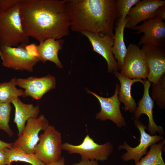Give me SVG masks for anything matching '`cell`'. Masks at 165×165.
<instances>
[{"label": "cell", "instance_id": "obj_1", "mask_svg": "<svg viewBox=\"0 0 165 165\" xmlns=\"http://www.w3.org/2000/svg\"><path fill=\"white\" fill-rule=\"evenodd\" d=\"M67 0H20V12L24 30L41 42L68 36L70 23Z\"/></svg>", "mask_w": 165, "mask_h": 165}, {"label": "cell", "instance_id": "obj_2", "mask_svg": "<svg viewBox=\"0 0 165 165\" xmlns=\"http://www.w3.org/2000/svg\"><path fill=\"white\" fill-rule=\"evenodd\" d=\"M66 5L72 31L113 37L117 18L116 0H67Z\"/></svg>", "mask_w": 165, "mask_h": 165}, {"label": "cell", "instance_id": "obj_3", "mask_svg": "<svg viewBox=\"0 0 165 165\" xmlns=\"http://www.w3.org/2000/svg\"><path fill=\"white\" fill-rule=\"evenodd\" d=\"M20 2L6 11H0V46L16 47L29 42L22 23Z\"/></svg>", "mask_w": 165, "mask_h": 165}, {"label": "cell", "instance_id": "obj_4", "mask_svg": "<svg viewBox=\"0 0 165 165\" xmlns=\"http://www.w3.org/2000/svg\"><path fill=\"white\" fill-rule=\"evenodd\" d=\"M61 134L53 126H49L39 135L34 154L45 165L55 162L61 157Z\"/></svg>", "mask_w": 165, "mask_h": 165}, {"label": "cell", "instance_id": "obj_5", "mask_svg": "<svg viewBox=\"0 0 165 165\" xmlns=\"http://www.w3.org/2000/svg\"><path fill=\"white\" fill-rule=\"evenodd\" d=\"M27 45L21 44L16 47L0 46L2 64L15 70L32 72L34 66L39 61L29 52Z\"/></svg>", "mask_w": 165, "mask_h": 165}, {"label": "cell", "instance_id": "obj_6", "mask_svg": "<svg viewBox=\"0 0 165 165\" xmlns=\"http://www.w3.org/2000/svg\"><path fill=\"white\" fill-rule=\"evenodd\" d=\"M61 148L69 154L80 155L81 160H94L103 161L107 160L112 153L114 146L109 142L99 145L87 135L80 144L75 145L65 142L62 143Z\"/></svg>", "mask_w": 165, "mask_h": 165}, {"label": "cell", "instance_id": "obj_7", "mask_svg": "<svg viewBox=\"0 0 165 165\" xmlns=\"http://www.w3.org/2000/svg\"><path fill=\"white\" fill-rule=\"evenodd\" d=\"M49 125L48 120L43 114L36 118L29 119L21 134L13 143V147L19 148L28 154H34L39 140V133Z\"/></svg>", "mask_w": 165, "mask_h": 165}, {"label": "cell", "instance_id": "obj_8", "mask_svg": "<svg viewBox=\"0 0 165 165\" xmlns=\"http://www.w3.org/2000/svg\"><path fill=\"white\" fill-rule=\"evenodd\" d=\"M120 73L130 79H146L149 73L148 68L145 57L139 46L130 44Z\"/></svg>", "mask_w": 165, "mask_h": 165}, {"label": "cell", "instance_id": "obj_9", "mask_svg": "<svg viewBox=\"0 0 165 165\" xmlns=\"http://www.w3.org/2000/svg\"><path fill=\"white\" fill-rule=\"evenodd\" d=\"M134 124L138 129L140 134V143L136 147H132L129 146L127 142L125 141L123 144L118 147V149L120 150L123 149L127 151V152L121 156L124 161L133 160L136 164L143 155L146 154L148 147L163 140V137L160 134L151 135L147 133L145 130L146 128V126L140 120L135 119Z\"/></svg>", "mask_w": 165, "mask_h": 165}, {"label": "cell", "instance_id": "obj_10", "mask_svg": "<svg viewBox=\"0 0 165 165\" xmlns=\"http://www.w3.org/2000/svg\"><path fill=\"white\" fill-rule=\"evenodd\" d=\"M119 87V84L117 83L114 94L109 97H103L89 90H86L88 93L95 97L100 103L101 110L96 114V118L100 120H110L118 127L121 128L126 126L127 124L120 109L121 102L118 98Z\"/></svg>", "mask_w": 165, "mask_h": 165}, {"label": "cell", "instance_id": "obj_11", "mask_svg": "<svg viewBox=\"0 0 165 165\" xmlns=\"http://www.w3.org/2000/svg\"><path fill=\"white\" fill-rule=\"evenodd\" d=\"M133 30L137 31V34L143 33L138 43L139 46L147 44L165 47V22L161 19L155 17L145 20Z\"/></svg>", "mask_w": 165, "mask_h": 165}, {"label": "cell", "instance_id": "obj_12", "mask_svg": "<svg viewBox=\"0 0 165 165\" xmlns=\"http://www.w3.org/2000/svg\"><path fill=\"white\" fill-rule=\"evenodd\" d=\"M81 33L88 38L93 50L99 54L106 61L108 72H113L120 69L112 52L114 43L113 37L87 31H83Z\"/></svg>", "mask_w": 165, "mask_h": 165}, {"label": "cell", "instance_id": "obj_13", "mask_svg": "<svg viewBox=\"0 0 165 165\" xmlns=\"http://www.w3.org/2000/svg\"><path fill=\"white\" fill-rule=\"evenodd\" d=\"M141 49L149 70L148 79L156 83L165 73V47L144 44Z\"/></svg>", "mask_w": 165, "mask_h": 165}, {"label": "cell", "instance_id": "obj_14", "mask_svg": "<svg viewBox=\"0 0 165 165\" xmlns=\"http://www.w3.org/2000/svg\"><path fill=\"white\" fill-rule=\"evenodd\" d=\"M16 86L24 89L26 97L38 100L44 95L56 87V79L50 75L38 77L31 76L26 79L16 78Z\"/></svg>", "mask_w": 165, "mask_h": 165}, {"label": "cell", "instance_id": "obj_15", "mask_svg": "<svg viewBox=\"0 0 165 165\" xmlns=\"http://www.w3.org/2000/svg\"><path fill=\"white\" fill-rule=\"evenodd\" d=\"M164 5L165 0H140L131 8L126 16L125 28L133 29L140 22L155 18L156 9Z\"/></svg>", "mask_w": 165, "mask_h": 165}, {"label": "cell", "instance_id": "obj_16", "mask_svg": "<svg viewBox=\"0 0 165 165\" xmlns=\"http://www.w3.org/2000/svg\"><path fill=\"white\" fill-rule=\"evenodd\" d=\"M64 42V40L62 39L48 38L40 42L38 45L32 44L33 50H31L30 52L37 57L39 62L45 63L49 61L61 68L63 66L59 59L58 53L62 49Z\"/></svg>", "mask_w": 165, "mask_h": 165}, {"label": "cell", "instance_id": "obj_17", "mask_svg": "<svg viewBox=\"0 0 165 165\" xmlns=\"http://www.w3.org/2000/svg\"><path fill=\"white\" fill-rule=\"evenodd\" d=\"M144 86V91L142 98L139 101L138 106L134 112L135 120H138L142 114L146 115L148 117V123L147 130L151 135L156 134L158 132L160 135L164 134V130L160 126H158L153 118V109L154 101L149 94V88L151 82L148 79L143 80V83Z\"/></svg>", "mask_w": 165, "mask_h": 165}, {"label": "cell", "instance_id": "obj_18", "mask_svg": "<svg viewBox=\"0 0 165 165\" xmlns=\"http://www.w3.org/2000/svg\"><path fill=\"white\" fill-rule=\"evenodd\" d=\"M15 109L14 122L16 123L18 130V136L22 133L27 120L30 118H36L40 112L39 105L35 106L33 104L23 103L18 97L11 103Z\"/></svg>", "mask_w": 165, "mask_h": 165}, {"label": "cell", "instance_id": "obj_19", "mask_svg": "<svg viewBox=\"0 0 165 165\" xmlns=\"http://www.w3.org/2000/svg\"><path fill=\"white\" fill-rule=\"evenodd\" d=\"M114 74L120 82L118 92L119 101L124 105L125 111L134 112L137 108V104L131 94V86L133 83L139 82L142 84L143 80L141 79H130L124 76L118 72H113Z\"/></svg>", "mask_w": 165, "mask_h": 165}, {"label": "cell", "instance_id": "obj_20", "mask_svg": "<svg viewBox=\"0 0 165 165\" xmlns=\"http://www.w3.org/2000/svg\"><path fill=\"white\" fill-rule=\"evenodd\" d=\"M118 18L113 37L114 43L112 52L121 70L123 65L127 50L124 39V32L126 20V18L123 17Z\"/></svg>", "mask_w": 165, "mask_h": 165}, {"label": "cell", "instance_id": "obj_21", "mask_svg": "<svg viewBox=\"0 0 165 165\" xmlns=\"http://www.w3.org/2000/svg\"><path fill=\"white\" fill-rule=\"evenodd\" d=\"M3 149L7 157V165H11L14 161L25 162L32 165H46L35 154H28L19 148L12 147Z\"/></svg>", "mask_w": 165, "mask_h": 165}, {"label": "cell", "instance_id": "obj_22", "mask_svg": "<svg viewBox=\"0 0 165 165\" xmlns=\"http://www.w3.org/2000/svg\"><path fill=\"white\" fill-rule=\"evenodd\" d=\"M165 143V139L150 146V149L146 156L141 158L134 165H165L162 157V151Z\"/></svg>", "mask_w": 165, "mask_h": 165}, {"label": "cell", "instance_id": "obj_23", "mask_svg": "<svg viewBox=\"0 0 165 165\" xmlns=\"http://www.w3.org/2000/svg\"><path fill=\"white\" fill-rule=\"evenodd\" d=\"M16 79L0 83V103H11L20 96L26 97L24 91L16 87Z\"/></svg>", "mask_w": 165, "mask_h": 165}, {"label": "cell", "instance_id": "obj_24", "mask_svg": "<svg viewBox=\"0 0 165 165\" xmlns=\"http://www.w3.org/2000/svg\"><path fill=\"white\" fill-rule=\"evenodd\" d=\"M152 99L156 101L161 109L165 107V73L157 82L152 83L151 91Z\"/></svg>", "mask_w": 165, "mask_h": 165}, {"label": "cell", "instance_id": "obj_25", "mask_svg": "<svg viewBox=\"0 0 165 165\" xmlns=\"http://www.w3.org/2000/svg\"><path fill=\"white\" fill-rule=\"evenodd\" d=\"M12 109L11 103H0V129L10 137L14 134L9 124Z\"/></svg>", "mask_w": 165, "mask_h": 165}, {"label": "cell", "instance_id": "obj_26", "mask_svg": "<svg viewBox=\"0 0 165 165\" xmlns=\"http://www.w3.org/2000/svg\"><path fill=\"white\" fill-rule=\"evenodd\" d=\"M140 0H116L117 17L126 18L130 9Z\"/></svg>", "mask_w": 165, "mask_h": 165}, {"label": "cell", "instance_id": "obj_27", "mask_svg": "<svg viewBox=\"0 0 165 165\" xmlns=\"http://www.w3.org/2000/svg\"><path fill=\"white\" fill-rule=\"evenodd\" d=\"M20 0H0V11L4 12L13 7Z\"/></svg>", "mask_w": 165, "mask_h": 165}, {"label": "cell", "instance_id": "obj_28", "mask_svg": "<svg viewBox=\"0 0 165 165\" xmlns=\"http://www.w3.org/2000/svg\"><path fill=\"white\" fill-rule=\"evenodd\" d=\"M155 17H158L163 21L165 20V5L158 8L155 13Z\"/></svg>", "mask_w": 165, "mask_h": 165}, {"label": "cell", "instance_id": "obj_29", "mask_svg": "<svg viewBox=\"0 0 165 165\" xmlns=\"http://www.w3.org/2000/svg\"><path fill=\"white\" fill-rule=\"evenodd\" d=\"M72 165H99L97 161L94 160H81L78 163H75Z\"/></svg>", "mask_w": 165, "mask_h": 165}, {"label": "cell", "instance_id": "obj_30", "mask_svg": "<svg viewBox=\"0 0 165 165\" xmlns=\"http://www.w3.org/2000/svg\"><path fill=\"white\" fill-rule=\"evenodd\" d=\"M7 162L6 156L4 149L0 148V165H7Z\"/></svg>", "mask_w": 165, "mask_h": 165}, {"label": "cell", "instance_id": "obj_31", "mask_svg": "<svg viewBox=\"0 0 165 165\" xmlns=\"http://www.w3.org/2000/svg\"><path fill=\"white\" fill-rule=\"evenodd\" d=\"M13 147V143L5 142L0 139V148L3 149Z\"/></svg>", "mask_w": 165, "mask_h": 165}, {"label": "cell", "instance_id": "obj_32", "mask_svg": "<svg viewBox=\"0 0 165 165\" xmlns=\"http://www.w3.org/2000/svg\"><path fill=\"white\" fill-rule=\"evenodd\" d=\"M65 159L64 157H61L57 161L46 165H65Z\"/></svg>", "mask_w": 165, "mask_h": 165}]
</instances>
